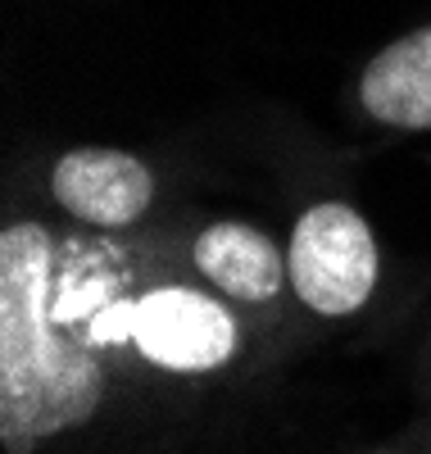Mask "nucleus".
Returning a JSON list of instances; mask_svg holds the SVG:
<instances>
[{
  "mask_svg": "<svg viewBox=\"0 0 431 454\" xmlns=\"http://www.w3.org/2000/svg\"><path fill=\"white\" fill-rule=\"evenodd\" d=\"M100 404V355L55 327V237L42 223H10L0 232V445L36 454Z\"/></svg>",
  "mask_w": 431,
  "mask_h": 454,
  "instance_id": "1",
  "label": "nucleus"
},
{
  "mask_svg": "<svg viewBox=\"0 0 431 454\" xmlns=\"http://www.w3.org/2000/svg\"><path fill=\"white\" fill-rule=\"evenodd\" d=\"M291 286L313 314L345 318L368 305L377 286V241L355 205H309L286 250Z\"/></svg>",
  "mask_w": 431,
  "mask_h": 454,
  "instance_id": "2",
  "label": "nucleus"
},
{
  "mask_svg": "<svg viewBox=\"0 0 431 454\" xmlns=\"http://www.w3.org/2000/svg\"><path fill=\"white\" fill-rule=\"evenodd\" d=\"M132 340L154 368L209 372V368H223L231 350H237V318L200 291L160 286L137 300Z\"/></svg>",
  "mask_w": 431,
  "mask_h": 454,
  "instance_id": "3",
  "label": "nucleus"
},
{
  "mask_svg": "<svg viewBox=\"0 0 431 454\" xmlns=\"http://www.w3.org/2000/svg\"><path fill=\"white\" fill-rule=\"evenodd\" d=\"M51 196L77 223L119 232V227H132L150 209L154 173L137 155H128V150L82 145V150H68V155L55 160Z\"/></svg>",
  "mask_w": 431,
  "mask_h": 454,
  "instance_id": "4",
  "label": "nucleus"
},
{
  "mask_svg": "<svg viewBox=\"0 0 431 454\" xmlns=\"http://www.w3.org/2000/svg\"><path fill=\"white\" fill-rule=\"evenodd\" d=\"M368 119L400 132H431V23L372 55L359 78Z\"/></svg>",
  "mask_w": 431,
  "mask_h": 454,
  "instance_id": "5",
  "label": "nucleus"
},
{
  "mask_svg": "<svg viewBox=\"0 0 431 454\" xmlns=\"http://www.w3.org/2000/svg\"><path fill=\"white\" fill-rule=\"evenodd\" d=\"M191 254L209 286H218L231 300H246V305H263L282 291V282H291V269H282V250L250 223L205 227Z\"/></svg>",
  "mask_w": 431,
  "mask_h": 454,
  "instance_id": "6",
  "label": "nucleus"
}]
</instances>
